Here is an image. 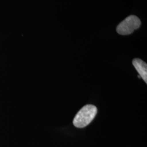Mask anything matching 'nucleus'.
Masks as SVG:
<instances>
[{
	"mask_svg": "<svg viewBox=\"0 0 147 147\" xmlns=\"http://www.w3.org/2000/svg\"><path fill=\"white\" fill-rule=\"evenodd\" d=\"M132 64L139 74V76L141 77L145 82L147 84V63L142 59L135 58L133 60Z\"/></svg>",
	"mask_w": 147,
	"mask_h": 147,
	"instance_id": "7ed1b4c3",
	"label": "nucleus"
},
{
	"mask_svg": "<svg viewBox=\"0 0 147 147\" xmlns=\"http://www.w3.org/2000/svg\"><path fill=\"white\" fill-rule=\"evenodd\" d=\"M141 24L140 19L135 16H129L118 25L117 32L121 35H128L138 29Z\"/></svg>",
	"mask_w": 147,
	"mask_h": 147,
	"instance_id": "f03ea898",
	"label": "nucleus"
},
{
	"mask_svg": "<svg viewBox=\"0 0 147 147\" xmlns=\"http://www.w3.org/2000/svg\"><path fill=\"white\" fill-rule=\"evenodd\" d=\"M97 112V108L94 105L84 106L75 117L74 125L78 128H83L87 126L94 119Z\"/></svg>",
	"mask_w": 147,
	"mask_h": 147,
	"instance_id": "f257e3e1",
	"label": "nucleus"
}]
</instances>
